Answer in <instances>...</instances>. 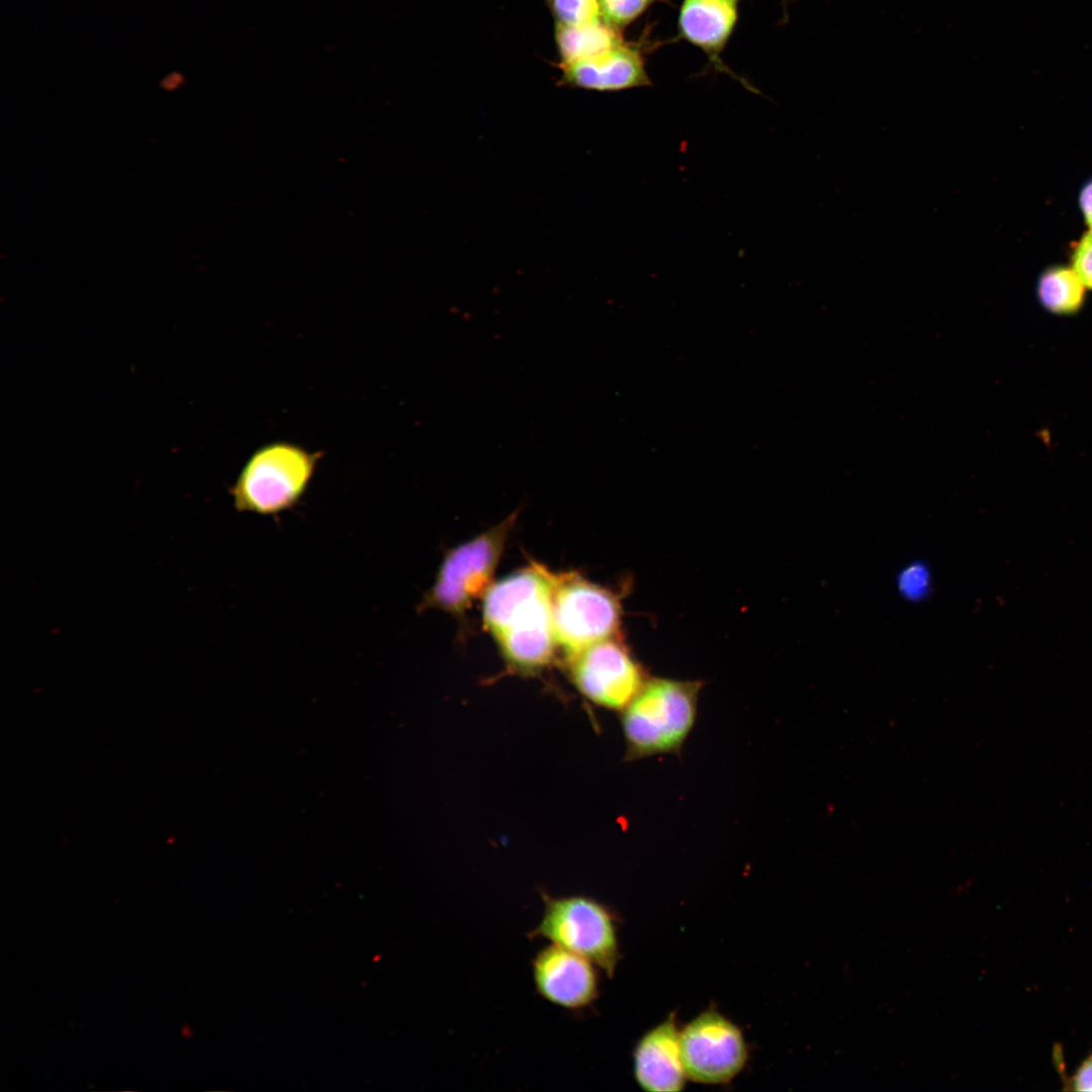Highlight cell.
<instances>
[{"label":"cell","mask_w":1092,"mask_h":1092,"mask_svg":"<svg viewBox=\"0 0 1092 1092\" xmlns=\"http://www.w3.org/2000/svg\"><path fill=\"white\" fill-rule=\"evenodd\" d=\"M1066 1090L1092 1091V1052L1084 1059L1071 1078L1065 1081Z\"/></svg>","instance_id":"19"},{"label":"cell","mask_w":1092,"mask_h":1092,"mask_svg":"<svg viewBox=\"0 0 1092 1092\" xmlns=\"http://www.w3.org/2000/svg\"><path fill=\"white\" fill-rule=\"evenodd\" d=\"M552 584L514 590L484 616V624L514 667L534 671L548 664L557 645L552 620Z\"/></svg>","instance_id":"3"},{"label":"cell","mask_w":1092,"mask_h":1092,"mask_svg":"<svg viewBox=\"0 0 1092 1092\" xmlns=\"http://www.w3.org/2000/svg\"><path fill=\"white\" fill-rule=\"evenodd\" d=\"M1072 268L1085 287L1092 289V228L1077 243L1072 255Z\"/></svg>","instance_id":"17"},{"label":"cell","mask_w":1092,"mask_h":1092,"mask_svg":"<svg viewBox=\"0 0 1092 1092\" xmlns=\"http://www.w3.org/2000/svg\"><path fill=\"white\" fill-rule=\"evenodd\" d=\"M699 680L648 678L621 712L626 760L680 751L698 715Z\"/></svg>","instance_id":"1"},{"label":"cell","mask_w":1092,"mask_h":1092,"mask_svg":"<svg viewBox=\"0 0 1092 1092\" xmlns=\"http://www.w3.org/2000/svg\"><path fill=\"white\" fill-rule=\"evenodd\" d=\"M1036 295L1041 306L1056 315H1073L1084 304L1085 285L1073 268L1052 266L1037 280Z\"/></svg>","instance_id":"14"},{"label":"cell","mask_w":1092,"mask_h":1092,"mask_svg":"<svg viewBox=\"0 0 1092 1092\" xmlns=\"http://www.w3.org/2000/svg\"><path fill=\"white\" fill-rule=\"evenodd\" d=\"M633 1072L638 1085L647 1092L682 1090L688 1077L673 1012L639 1039L633 1053Z\"/></svg>","instance_id":"11"},{"label":"cell","mask_w":1092,"mask_h":1092,"mask_svg":"<svg viewBox=\"0 0 1092 1092\" xmlns=\"http://www.w3.org/2000/svg\"><path fill=\"white\" fill-rule=\"evenodd\" d=\"M657 2L665 0H599L602 19L622 31Z\"/></svg>","instance_id":"16"},{"label":"cell","mask_w":1092,"mask_h":1092,"mask_svg":"<svg viewBox=\"0 0 1092 1092\" xmlns=\"http://www.w3.org/2000/svg\"><path fill=\"white\" fill-rule=\"evenodd\" d=\"M1079 205L1086 224L1092 228V179L1085 183L1079 194Z\"/></svg>","instance_id":"20"},{"label":"cell","mask_w":1092,"mask_h":1092,"mask_svg":"<svg viewBox=\"0 0 1092 1092\" xmlns=\"http://www.w3.org/2000/svg\"><path fill=\"white\" fill-rule=\"evenodd\" d=\"M680 1049L688 1079L702 1084L729 1083L748 1058L741 1029L712 1008L680 1030Z\"/></svg>","instance_id":"8"},{"label":"cell","mask_w":1092,"mask_h":1092,"mask_svg":"<svg viewBox=\"0 0 1092 1092\" xmlns=\"http://www.w3.org/2000/svg\"><path fill=\"white\" fill-rule=\"evenodd\" d=\"M929 575L922 566H910L901 574L900 588L906 597L916 599L928 588Z\"/></svg>","instance_id":"18"},{"label":"cell","mask_w":1092,"mask_h":1092,"mask_svg":"<svg viewBox=\"0 0 1092 1092\" xmlns=\"http://www.w3.org/2000/svg\"><path fill=\"white\" fill-rule=\"evenodd\" d=\"M322 452L284 441L258 448L230 489L237 511L273 516L293 509L305 493Z\"/></svg>","instance_id":"2"},{"label":"cell","mask_w":1092,"mask_h":1092,"mask_svg":"<svg viewBox=\"0 0 1092 1092\" xmlns=\"http://www.w3.org/2000/svg\"><path fill=\"white\" fill-rule=\"evenodd\" d=\"M560 83L578 89L617 92L652 84L639 43L623 40L589 59L560 64Z\"/></svg>","instance_id":"10"},{"label":"cell","mask_w":1092,"mask_h":1092,"mask_svg":"<svg viewBox=\"0 0 1092 1092\" xmlns=\"http://www.w3.org/2000/svg\"><path fill=\"white\" fill-rule=\"evenodd\" d=\"M621 32L603 19L578 25L555 24L560 64L589 59L610 50L624 40Z\"/></svg>","instance_id":"13"},{"label":"cell","mask_w":1092,"mask_h":1092,"mask_svg":"<svg viewBox=\"0 0 1092 1092\" xmlns=\"http://www.w3.org/2000/svg\"><path fill=\"white\" fill-rule=\"evenodd\" d=\"M621 610L608 589L576 574H553L552 620L566 657L615 636Z\"/></svg>","instance_id":"6"},{"label":"cell","mask_w":1092,"mask_h":1092,"mask_svg":"<svg viewBox=\"0 0 1092 1092\" xmlns=\"http://www.w3.org/2000/svg\"><path fill=\"white\" fill-rule=\"evenodd\" d=\"M567 658L578 691L594 704L623 711L646 684L643 666L614 636Z\"/></svg>","instance_id":"7"},{"label":"cell","mask_w":1092,"mask_h":1092,"mask_svg":"<svg viewBox=\"0 0 1092 1092\" xmlns=\"http://www.w3.org/2000/svg\"><path fill=\"white\" fill-rule=\"evenodd\" d=\"M544 910L530 937H542L594 963L610 978L620 960L616 921L608 907L585 896L544 894Z\"/></svg>","instance_id":"4"},{"label":"cell","mask_w":1092,"mask_h":1092,"mask_svg":"<svg viewBox=\"0 0 1092 1092\" xmlns=\"http://www.w3.org/2000/svg\"><path fill=\"white\" fill-rule=\"evenodd\" d=\"M740 0H682L679 38L700 49L720 72L733 75L721 59L739 17Z\"/></svg>","instance_id":"12"},{"label":"cell","mask_w":1092,"mask_h":1092,"mask_svg":"<svg viewBox=\"0 0 1092 1092\" xmlns=\"http://www.w3.org/2000/svg\"><path fill=\"white\" fill-rule=\"evenodd\" d=\"M515 520L516 514L452 549L443 560L421 608L461 614L487 592Z\"/></svg>","instance_id":"5"},{"label":"cell","mask_w":1092,"mask_h":1092,"mask_svg":"<svg viewBox=\"0 0 1092 1092\" xmlns=\"http://www.w3.org/2000/svg\"><path fill=\"white\" fill-rule=\"evenodd\" d=\"M595 964L557 944L541 948L532 961L533 981L546 1001L568 1010L589 1006L598 997Z\"/></svg>","instance_id":"9"},{"label":"cell","mask_w":1092,"mask_h":1092,"mask_svg":"<svg viewBox=\"0 0 1092 1092\" xmlns=\"http://www.w3.org/2000/svg\"><path fill=\"white\" fill-rule=\"evenodd\" d=\"M555 24L578 25L602 20L599 0H545Z\"/></svg>","instance_id":"15"}]
</instances>
